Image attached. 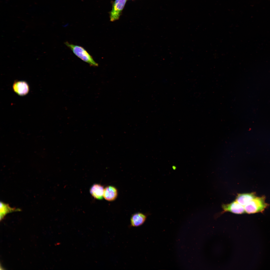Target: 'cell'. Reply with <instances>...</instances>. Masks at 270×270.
<instances>
[{
	"label": "cell",
	"instance_id": "6da1fadb",
	"mask_svg": "<svg viewBox=\"0 0 270 270\" xmlns=\"http://www.w3.org/2000/svg\"><path fill=\"white\" fill-rule=\"evenodd\" d=\"M64 44L76 56L90 66L95 67L98 66V64L94 60L92 56L83 47L68 42H65Z\"/></svg>",
	"mask_w": 270,
	"mask_h": 270
},
{
	"label": "cell",
	"instance_id": "7a4b0ae2",
	"mask_svg": "<svg viewBox=\"0 0 270 270\" xmlns=\"http://www.w3.org/2000/svg\"><path fill=\"white\" fill-rule=\"evenodd\" d=\"M264 196L256 197L244 206L245 212L250 214L262 212L268 206Z\"/></svg>",
	"mask_w": 270,
	"mask_h": 270
},
{
	"label": "cell",
	"instance_id": "3957f363",
	"mask_svg": "<svg viewBox=\"0 0 270 270\" xmlns=\"http://www.w3.org/2000/svg\"><path fill=\"white\" fill-rule=\"evenodd\" d=\"M126 0H115L110 13V20L113 22L119 19Z\"/></svg>",
	"mask_w": 270,
	"mask_h": 270
},
{
	"label": "cell",
	"instance_id": "277c9868",
	"mask_svg": "<svg viewBox=\"0 0 270 270\" xmlns=\"http://www.w3.org/2000/svg\"><path fill=\"white\" fill-rule=\"evenodd\" d=\"M222 208L224 212H230L236 214H240L245 212L244 206L239 204L236 200L230 204H222Z\"/></svg>",
	"mask_w": 270,
	"mask_h": 270
},
{
	"label": "cell",
	"instance_id": "5b68a950",
	"mask_svg": "<svg viewBox=\"0 0 270 270\" xmlns=\"http://www.w3.org/2000/svg\"><path fill=\"white\" fill-rule=\"evenodd\" d=\"M12 88L14 91L20 96L26 95L29 90L28 84L26 82L23 81H18L14 82Z\"/></svg>",
	"mask_w": 270,
	"mask_h": 270
},
{
	"label": "cell",
	"instance_id": "8992f818",
	"mask_svg": "<svg viewBox=\"0 0 270 270\" xmlns=\"http://www.w3.org/2000/svg\"><path fill=\"white\" fill-rule=\"evenodd\" d=\"M147 218L146 215L141 213H137L133 214L130 218V226L137 227L142 225L145 222Z\"/></svg>",
	"mask_w": 270,
	"mask_h": 270
},
{
	"label": "cell",
	"instance_id": "52a82bcc",
	"mask_svg": "<svg viewBox=\"0 0 270 270\" xmlns=\"http://www.w3.org/2000/svg\"><path fill=\"white\" fill-rule=\"evenodd\" d=\"M255 192L238 194L236 200L239 204L244 206L256 197Z\"/></svg>",
	"mask_w": 270,
	"mask_h": 270
},
{
	"label": "cell",
	"instance_id": "ba28073f",
	"mask_svg": "<svg viewBox=\"0 0 270 270\" xmlns=\"http://www.w3.org/2000/svg\"><path fill=\"white\" fill-rule=\"evenodd\" d=\"M118 191L116 188L112 186L106 187L104 190V197L108 201L115 200L118 196Z\"/></svg>",
	"mask_w": 270,
	"mask_h": 270
},
{
	"label": "cell",
	"instance_id": "9c48e42d",
	"mask_svg": "<svg viewBox=\"0 0 270 270\" xmlns=\"http://www.w3.org/2000/svg\"><path fill=\"white\" fill-rule=\"evenodd\" d=\"M104 189L100 184H96L93 185L90 189V193L95 198L101 200L104 197Z\"/></svg>",
	"mask_w": 270,
	"mask_h": 270
},
{
	"label": "cell",
	"instance_id": "30bf717a",
	"mask_svg": "<svg viewBox=\"0 0 270 270\" xmlns=\"http://www.w3.org/2000/svg\"><path fill=\"white\" fill-rule=\"evenodd\" d=\"M0 219H2L8 213L12 212L20 211V209L12 208L8 204L2 202H0Z\"/></svg>",
	"mask_w": 270,
	"mask_h": 270
}]
</instances>
